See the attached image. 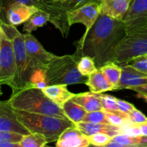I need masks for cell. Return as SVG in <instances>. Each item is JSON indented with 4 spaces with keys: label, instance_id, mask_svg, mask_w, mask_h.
I'll use <instances>...</instances> for the list:
<instances>
[{
    "label": "cell",
    "instance_id": "cell-26",
    "mask_svg": "<svg viewBox=\"0 0 147 147\" xmlns=\"http://www.w3.org/2000/svg\"><path fill=\"white\" fill-rule=\"evenodd\" d=\"M104 110V109H103ZM106 112V117L109 123L113 126H119V127H123L129 123H131L129 121L128 119V114L123 113L121 111H109L104 110Z\"/></svg>",
    "mask_w": 147,
    "mask_h": 147
},
{
    "label": "cell",
    "instance_id": "cell-28",
    "mask_svg": "<svg viewBox=\"0 0 147 147\" xmlns=\"http://www.w3.org/2000/svg\"><path fill=\"white\" fill-rule=\"evenodd\" d=\"M40 0H0V20H2L5 16L9 7L15 3H22L30 6L38 7Z\"/></svg>",
    "mask_w": 147,
    "mask_h": 147
},
{
    "label": "cell",
    "instance_id": "cell-34",
    "mask_svg": "<svg viewBox=\"0 0 147 147\" xmlns=\"http://www.w3.org/2000/svg\"><path fill=\"white\" fill-rule=\"evenodd\" d=\"M24 136V135L17 133V132L0 131V141L20 144L22 141Z\"/></svg>",
    "mask_w": 147,
    "mask_h": 147
},
{
    "label": "cell",
    "instance_id": "cell-12",
    "mask_svg": "<svg viewBox=\"0 0 147 147\" xmlns=\"http://www.w3.org/2000/svg\"><path fill=\"white\" fill-rule=\"evenodd\" d=\"M0 131H13L27 135L30 131L19 121L8 100L0 102Z\"/></svg>",
    "mask_w": 147,
    "mask_h": 147
},
{
    "label": "cell",
    "instance_id": "cell-3",
    "mask_svg": "<svg viewBox=\"0 0 147 147\" xmlns=\"http://www.w3.org/2000/svg\"><path fill=\"white\" fill-rule=\"evenodd\" d=\"M13 109L19 121L30 133L42 134L47 144L56 142L65 129L76 126V123L67 119Z\"/></svg>",
    "mask_w": 147,
    "mask_h": 147
},
{
    "label": "cell",
    "instance_id": "cell-37",
    "mask_svg": "<svg viewBox=\"0 0 147 147\" xmlns=\"http://www.w3.org/2000/svg\"><path fill=\"white\" fill-rule=\"evenodd\" d=\"M118 105H119V111L123 112V113H126V114H129L135 108L134 105L132 104V103L119 98H118Z\"/></svg>",
    "mask_w": 147,
    "mask_h": 147
},
{
    "label": "cell",
    "instance_id": "cell-22",
    "mask_svg": "<svg viewBox=\"0 0 147 147\" xmlns=\"http://www.w3.org/2000/svg\"><path fill=\"white\" fill-rule=\"evenodd\" d=\"M61 108L69 120L75 123L83 121V119L88 113L84 108L75 103L72 99L65 102Z\"/></svg>",
    "mask_w": 147,
    "mask_h": 147
},
{
    "label": "cell",
    "instance_id": "cell-44",
    "mask_svg": "<svg viewBox=\"0 0 147 147\" xmlns=\"http://www.w3.org/2000/svg\"><path fill=\"white\" fill-rule=\"evenodd\" d=\"M146 146H147V145H146Z\"/></svg>",
    "mask_w": 147,
    "mask_h": 147
},
{
    "label": "cell",
    "instance_id": "cell-14",
    "mask_svg": "<svg viewBox=\"0 0 147 147\" xmlns=\"http://www.w3.org/2000/svg\"><path fill=\"white\" fill-rule=\"evenodd\" d=\"M122 75L116 90L128 89L134 86H141L147 83V74L139 71L131 65L121 64Z\"/></svg>",
    "mask_w": 147,
    "mask_h": 147
},
{
    "label": "cell",
    "instance_id": "cell-38",
    "mask_svg": "<svg viewBox=\"0 0 147 147\" xmlns=\"http://www.w3.org/2000/svg\"><path fill=\"white\" fill-rule=\"evenodd\" d=\"M129 90L136 92L138 95H147V83L138 86H134L130 88Z\"/></svg>",
    "mask_w": 147,
    "mask_h": 147
},
{
    "label": "cell",
    "instance_id": "cell-25",
    "mask_svg": "<svg viewBox=\"0 0 147 147\" xmlns=\"http://www.w3.org/2000/svg\"><path fill=\"white\" fill-rule=\"evenodd\" d=\"M20 144L21 147H44L47 144V142L42 134L30 133L24 136Z\"/></svg>",
    "mask_w": 147,
    "mask_h": 147
},
{
    "label": "cell",
    "instance_id": "cell-6",
    "mask_svg": "<svg viewBox=\"0 0 147 147\" xmlns=\"http://www.w3.org/2000/svg\"><path fill=\"white\" fill-rule=\"evenodd\" d=\"M93 2L100 3V0H65L64 1L40 0L38 8L50 14V22L60 32L63 37L66 38L71 27L67 19L69 13Z\"/></svg>",
    "mask_w": 147,
    "mask_h": 147
},
{
    "label": "cell",
    "instance_id": "cell-24",
    "mask_svg": "<svg viewBox=\"0 0 147 147\" xmlns=\"http://www.w3.org/2000/svg\"><path fill=\"white\" fill-rule=\"evenodd\" d=\"M111 141L121 144L124 147L126 146H146L147 136H131L124 134L115 136Z\"/></svg>",
    "mask_w": 147,
    "mask_h": 147
},
{
    "label": "cell",
    "instance_id": "cell-16",
    "mask_svg": "<svg viewBox=\"0 0 147 147\" xmlns=\"http://www.w3.org/2000/svg\"><path fill=\"white\" fill-rule=\"evenodd\" d=\"M57 147H87L90 146L88 136L76 126L65 129L56 141Z\"/></svg>",
    "mask_w": 147,
    "mask_h": 147
},
{
    "label": "cell",
    "instance_id": "cell-15",
    "mask_svg": "<svg viewBox=\"0 0 147 147\" xmlns=\"http://www.w3.org/2000/svg\"><path fill=\"white\" fill-rule=\"evenodd\" d=\"M133 0H100V13L123 21Z\"/></svg>",
    "mask_w": 147,
    "mask_h": 147
},
{
    "label": "cell",
    "instance_id": "cell-8",
    "mask_svg": "<svg viewBox=\"0 0 147 147\" xmlns=\"http://www.w3.org/2000/svg\"><path fill=\"white\" fill-rule=\"evenodd\" d=\"M17 74L13 41L0 29V83L14 87Z\"/></svg>",
    "mask_w": 147,
    "mask_h": 147
},
{
    "label": "cell",
    "instance_id": "cell-32",
    "mask_svg": "<svg viewBox=\"0 0 147 147\" xmlns=\"http://www.w3.org/2000/svg\"><path fill=\"white\" fill-rule=\"evenodd\" d=\"M90 145L95 146H106L113 137L105 133H98L88 136Z\"/></svg>",
    "mask_w": 147,
    "mask_h": 147
},
{
    "label": "cell",
    "instance_id": "cell-43",
    "mask_svg": "<svg viewBox=\"0 0 147 147\" xmlns=\"http://www.w3.org/2000/svg\"><path fill=\"white\" fill-rule=\"evenodd\" d=\"M52 1H65V0H52Z\"/></svg>",
    "mask_w": 147,
    "mask_h": 147
},
{
    "label": "cell",
    "instance_id": "cell-35",
    "mask_svg": "<svg viewBox=\"0 0 147 147\" xmlns=\"http://www.w3.org/2000/svg\"><path fill=\"white\" fill-rule=\"evenodd\" d=\"M129 121L134 124H141L147 121V117L141 111L138 110L136 107L128 114Z\"/></svg>",
    "mask_w": 147,
    "mask_h": 147
},
{
    "label": "cell",
    "instance_id": "cell-10",
    "mask_svg": "<svg viewBox=\"0 0 147 147\" xmlns=\"http://www.w3.org/2000/svg\"><path fill=\"white\" fill-rule=\"evenodd\" d=\"M26 50L35 68L45 69L50 60L56 55L47 51L31 33L23 34Z\"/></svg>",
    "mask_w": 147,
    "mask_h": 147
},
{
    "label": "cell",
    "instance_id": "cell-31",
    "mask_svg": "<svg viewBox=\"0 0 147 147\" xmlns=\"http://www.w3.org/2000/svg\"><path fill=\"white\" fill-rule=\"evenodd\" d=\"M100 98L104 110L109 111H119L117 98L102 93H100Z\"/></svg>",
    "mask_w": 147,
    "mask_h": 147
},
{
    "label": "cell",
    "instance_id": "cell-5",
    "mask_svg": "<svg viewBox=\"0 0 147 147\" xmlns=\"http://www.w3.org/2000/svg\"><path fill=\"white\" fill-rule=\"evenodd\" d=\"M78 61L73 54L55 56L45 68L47 86L86 84L88 76H83L79 71Z\"/></svg>",
    "mask_w": 147,
    "mask_h": 147
},
{
    "label": "cell",
    "instance_id": "cell-9",
    "mask_svg": "<svg viewBox=\"0 0 147 147\" xmlns=\"http://www.w3.org/2000/svg\"><path fill=\"white\" fill-rule=\"evenodd\" d=\"M123 22L126 34L147 26V0H133Z\"/></svg>",
    "mask_w": 147,
    "mask_h": 147
},
{
    "label": "cell",
    "instance_id": "cell-30",
    "mask_svg": "<svg viewBox=\"0 0 147 147\" xmlns=\"http://www.w3.org/2000/svg\"><path fill=\"white\" fill-rule=\"evenodd\" d=\"M32 87L43 89L47 87V85L45 80V69L36 68L33 72L31 79Z\"/></svg>",
    "mask_w": 147,
    "mask_h": 147
},
{
    "label": "cell",
    "instance_id": "cell-27",
    "mask_svg": "<svg viewBox=\"0 0 147 147\" xmlns=\"http://www.w3.org/2000/svg\"><path fill=\"white\" fill-rule=\"evenodd\" d=\"M78 67L80 73L85 76H89L98 69L94 60L89 56H83L80 57L78 63Z\"/></svg>",
    "mask_w": 147,
    "mask_h": 147
},
{
    "label": "cell",
    "instance_id": "cell-41",
    "mask_svg": "<svg viewBox=\"0 0 147 147\" xmlns=\"http://www.w3.org/2000/svg\"><path fill=\"white\" fill-rule=\"evenodd\" d=\"M106 146L107 147H124L123 145L121 144L118 143V142H113V141H111V142L106 145Z\"/></svg>",
    "mask_w": 147,
    "mask_h": 147
},
{
    "label": "cell",
    "instance_id": "cell-4",
    "mask_svg": "<svg viewBox=\"0 0 147 147\" xmlns=\"http://www.w3.org/2000/svg\"><path fill=\"white\" fill-rule=\"evenodd\" d=\"M0 29L13 41L17 67L14 87L11 89V94H14L24 88L32 87L31 79L36 68L27 53L23 34L20 32L14 25L2 21H0Z\"/></svg>",
    "mask_w": 147,
    "mask_h": 147
},
{
    "label": "cell",
    "instance_id": "cell-1",
    "mask_svg": "<svg viewBox=\"0 0 147 147\" xmlns=\"http://www.w3.org/2000/svg\"><path fill=\"white\" fill-rule=\"evenodd\" d=\"M126 34L123 21L100 14L89 31L74 43L76 50L73 55L78 60L83 56L91 57L100 68L114 62L116 48Z\"/></svg>",
    "mask_w": 147,
    "mask_h": 147
},
{
    "label": "cell",
    "instance_id": "cell-40",
    "mask_svg": "<svg viewBox=\"0 0 147 147\" xmlns=\"http://www.w3.org/2000/svg\"><path fill=\"white\" fill-rule=\"evenodd\" d=\"M139 126L140 127L142 136H147V121L143 123H141V124H139Z\"/></svg>",
    "mask_w": 147,
    "mask_h": 147
},
{
    "label": "cell",
    "instance_id": "cell-17",
    "mask_svg": "<svg viewBox=\"0 0 147 147\" xmlns=\"http://www.w3.org/2000/svg\"><path fill=\"white\" fill-rule=\"evenodd\" d=\"M76 126L88 136L95 134L105 133L114 137L115 136L121 134V128L109 123H95L81 121L76 123Z\"/></svg>",
    "mask_w": 147,
    "mask_h": 147
},
{
    "label": "cell",
    "instance_id": "cell-29",
    "mask_svg": "<svg viewBox=\"0 0 147 147\" xmlns=\"http://www.w3.org/2000/svg\"><path fill=\"white\" fill-rule=\"evenodd\" d=\"M83 121L95 123H109L107 117H106V112L103 109L100 111L88 112L87 114L83 119Z\"/></svg>",
    "mask_w": 147,
    "mask_h": 147
},
{
    "label": "cell",
    "instance_id": "cell-21",
    "mask_svg": "<svg viewBox=\"0 0 147 147\" xmlns=\"http://www.w3.org/2000/svg\"><path fill=\"white\" fill-rule=\"evenodd\" d=\"M48 22H50V14L40 9L24 23L22 30L27 33H31L37 28L43 27Z\"/></svg>",
    "mask_w": 147,
    "mask_h": 147
},
{
    "label": "cell",
    "instance_id": "cell-19",
    "mask_svg": "<svg viewBox=\"0 0 147 147\" xmlns=\"http://www.w3.org/2000/svg\"><path fill=\"white\" fill-rule=\"evenodd\" d=\"M72 100L75 103L84 108L87 112L103 109L100 98V93H95L91 91L78 93L72 98Z\"/></svg>",
    "mask_w": 147,
    "mask_h": 147
},
{
    "label": "cell",
    "instance_id": "cell-13",
    "mask_svg": "<svg viewBox=\"0 0 147 147\" xmlns=\"http://www.w3.org/2000/svg\"><path fill=\"white\" fill-rule=\"evenodd\" d=\"M39 9H40L35 6L15 3L9 7L4 19L0 21L14 26L20 25L21 24H24L34 13Z\"/></svg>",
    "mask_w": 147,
    "mask_h": 147
},
{
    "label": "cell",
    "instance_id": "cell-11",
    "mask_svg": "<svg viewBox=\"0 0 147 147\" xmlns=\"http://www.w3.org/2000/svg\"><path fill=\"white\" fill-rule=\"evenodd\" d=\"M100 3H89L80 8L69 13L68 22L70 26L74 24H83L86 27V31H89L100 15Z\"/></svg>",
    "mask_w": 147,
    "mask_h": 147
},
{
    "label": "cell",
    "instance_id": "cell-42",
    "mask_svg": "<svg viewBox=\"0 0 147 147\" xmlns=\"http://www.w3.org/2000/svg\"><path fill=\"white\" fill-rule=\"evenodd\" d=\"M137 97L144 99V100L147 103V95H138L137 94Z\"/></svg>",
    "mask_w": 147,
    "mask_h": 147
},
{
    "label": "cell",
    "instance_id": "cell-18",
    "mask_svg": "<svg viewBox=\"0 0 147 147\" xmlns=\"http://www.w3.org/2000/svg\"><path fill=\"white\" fill-rule=\"evenodd\" d=\"M67 85H52L42 89L46 96L60 108L65 102L72 99L76 93L69 91Z\"/></svg>",
    "mask_w": 147,
    "mask_h": 147
},
{
    "label": "cell",
    "instance_id": "cell-36",
    "mask_svg": "<svg viewBox=\"0 0 147 147\" xmlns=\"http://www.w3.org/2000/svg\"><path fill=\"white\" fill-rule=\"evenodd\" d=\"M121 134L131 136H142L140 127L139 124L130 123L126 126L121 128Z\"/></svg>",
    "mask_w": 147,
    "mask_h": 147
},
{
    "label": "cell",
    "instance_id": "cell-2",
    "mask_svg": "<svg viewBox=\"0 0 147 147\" xmlns=\"http://www.w3.org/2000/svg\"><path fill=\"white\" fill-rule=\"evenodd\" d=\"M7 100L13 109L69 120L62 108L49 98L42 89L38 88H24L11 94Z\"/></svg>",
    "mask_w": 147,
    "mask_h": 147
},
{
    "label": "cell",
    "instance_id": "cell-23",
    "mask_svg": "<svg viewBox=\"0 0 147 147\" xmlns=\"http://www.w3.org/2000/svg\"><path fill=\"white\" fill-rule=\"evenodd\" d=\"M100 69L103 72L108 81L113 87V90H116V88L121 78V66L116 62H110Z\"/></svg>",
    "mask_w": 147,
    "mask_h": 147
},
{
    "label": "cell",
    "instance_id": "cell-7",
    "mask_svg": "<svg viewBox=\"0 0 147 147\" xmlns=\"http://www.w3.org/2000/svg\"><path fill=\"white\" fill-rule=\"evenodd\" d=\"M145 54H147V26L126 34L116 48L114 62L119 65L125 64Z\"/></svg>",
    "mask_w": 147,
    "mask_h": 147
},
{
    "label": "cell",
    "instance_id": "cell-39",
    "mask_svg": "<svg viewBox=\"0 0 147 147\" xmlns=\"http://www.w3.org/2000/svg\"><path fill=\"white\" fill-rule=\"evenodd\" d=\"M0 146L1 147H21L20 144L11 143L9 142H4V141H0Z\"/></svg>",
    "mask_w": 147,
    "mask_h": 147
},
{
    "label": "cell",
    "instance_id": "cell-33",
    "mask_svg": "<svg viewBox=\"0 0 147 147\" xmlns=\"http://www.w3.org/2000/svg\"><path fill=\"white\" fill-rule=\"evenodd\" d=\"M127 64L131 65L132 67H134L139 71L147 74V54L134 57L129 62H128Z\"/></svg>",
    "mask_w": 147,
    "mask_h": 147
},
{
    "label": "cell",
    "instance_id": "cell-20",
    "mask_svg": "<svg viewBox=\"0 0 147 147\" xmlns=\"http://www.w3.org/2000/svg\"><path fill=\"white\" fill-rule=\"evenodd\" d=\"M86 85L89 88L90 91L95 93H102L113 90V87L108 81L100 68L88 76Z\"/></svg>",
    "mask_w": 147,
    "mask_h": 147
}]
</instances>
